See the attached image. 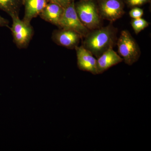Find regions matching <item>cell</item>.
Instances as JSON below:
<instances>
[{
	"label": "cell",
	"instance_id": "obj_1",
	"mask_svg": "<svg viewBox=\"0 0 151 151\" xmlns=\"http://www.w3.org/2000/svg\"><path fill=\"white\" fill-rule=\"evenodd\" d=\"M116 32L111 25L92 30L84 37L82 45L97 58L106 50L113 48L116 40Z\"/></svg>",
	"mask_w": 151,
	"mask_h": 151
},
{
	"label": "cell",
	"instance_id": "obj_2",
	"mask_svg": "<svg viewBox=\"0 0 151 151\" xmlns=\"http://www.w3.org/2000/svg\"><path fill=\"white\" fill-rule=\"evenodd\" d=\"M74 6L79 19L85 27L89 30L100 27L101 18L94 0H80Z\"/></svg>",
	"mask_w": 151,
	"mask_h": 151
},
{
	"label": "cell",
	"instance_id": "obj_3",
	"mask_svg": "<svg viewBox=\"0 0 151 151\" xmlns=\"http://www.w3.org/2000/svg\"><path fill=\"white\" fill-rule=\"evenodd\" d=\"M117 41L118 52L125 63L131 65L137 62L140 56V49L131 33L126 30L122 31Z\"/></svg>",
	"mask_w": 151,
	"mask_h": 151
},
{
	"label": "cell",
	"instance_id": "obj_4",
	"mask_svg": "<svg viewBox=\"0 0 151 151\" xmlns=\"http://www.w3.org/2000/svg\"><path fill=\"white\" fill-rule=\"evenodd\" d=\"M11 17L12 19V24L10 29L14 42L18 48H26L33 35V28L31 24L21 20L19 16Z\"/></svg>",
	"mask_w": 151,
	"mask_h": 151
},
{
	"label": "cell",
	"instance_id": "obj_5",
	"mask_svg": "<svg viewBox=\"0 0 151 151\" xmlns=\"http://www.w3.org/2000/svg\"><path fill=\"white\" fill-rule=\"evenodd\" d=\"M74 1L64 8L58 24L59 28L72 30L78 33L82 38L85 37L90 31L79 19L76 11Z\"/></svg>",
	"mask_w": 151,
	"mask_h": 151
},
{
	"label": "cell",
	"instance_id": "obj_6",
	"mask_svg": "<svg viewBox=\"0 0 151 151\" xmlns=\"http://www.w3.org/2000/svg\"><path fill=\"white\" fill-rule=\"evenodd\" d=\"M97 1V8L101 18L113 22L124 14V4L122 0Z\"/></svg>",
	"mask_w": 151,
	"mask_h": 151
},
{
	"label": "cell",
	"instance_id": "obj_7",
	"mask_svg": "<svg viewBox=\"0 0 151 151\" xmlns=\"http://www.w3.org/2000/svg\"><path fill=\"white\" fill-rule=\"evenodd\" d=\"M81 36L72 30L59 28L55 30L52 35V39L58 45L68 49H75L78 46Z\"/></svg>",
	"mask_w": 151,
	"mask_h": 151
},
{
	"label": "cell",
	"instance_id": "obj_8",
	"mask_svg": "<svg viewBox=\"0 0 151 151\" xmlns=\"http://www.w3.org/2000/svg\"><path fill=\"white\" fill-rule=\"evenodd\" d=\"M77 56V65L79 69L88 71L94 75L98 74L97 60L93 54L83 45L77 46L75 48Z\"/></svg>",
	"mask_w": 151,
	"mask_h": 151
},
{
	"label": "cell",
	"instance_id": "obj_9",
	"mask_svg": "<svg viewBox=\"0 0 151 151\" xmlns=\"http://www.w3.org/2000/svg\"><path fill=\"white\" fill-rule=\"evenodd\" d=\"M97 70L98 74H101L108 69L123 61L120 55L111 48L103 52L97 58Z\"/></svg>",
	"mask_w": 151,
	"mask_h": 151
},
{
	"label": "cell",
	"instance_id": "obj_10",
	"mask_svg": "<svg viewBox=\"0 0 151 151\" xmlns=\"http://www.w3.org/2000/svg\"><path fill=\"white\" fill-rule=\"evenodd\" d=\"M47 0H23L25 10L23 20L31 24L33 19L40 14L47 4Z\"/></svg>",
	"mask_w": 151,
	"mask_h": 151
},
{
	"label": "cell",
	"instance_id": "obj_11",
	"mask_svg": "<svg viewBox=\"0 0 151 151\" xmlns=\"http://www.w3.org/2000/svg\"><path fill=\"white\" fill-rule=\"evenodd\" d=\"M63 10L64 8L61 6L56 3L50 2L39 16L45 21L58 27Z\"/></svg>",
	"mask_w": 151,
	"mask_h": 151
},
{
	"label": "cell",
	"instance_id": "obj_12",
	"mask_svg": "<svg viewBox=\"0 0 151 151\" xmlns=\"http://www.w3.org/2000/svg\"><path fill=\"white\" fill-rule=\"evenodd\" d=\"M23 0H0V10L10 16H19L21 4Z\"/></svg>",
	"mask_w": 151,
	"mask_h": 151
},
{
	"label": "cell",
	"instance_id": "obj_13",
	"mask_svg": "<svg viewBox=\"0 0 151 151\" xmlns=\"http://www.w3.org/2000/svg\"><path fill=\"white\" fill-rule=\"evenodd\" d=\"M131 25L135 33L138 34L142 31L149 26V23L146 20L141 18L133 19L131 22Z\"/></svg>",
	"mask_w": 151,
	"mask_h": 151
},
{
	"label": "cell",
	"instance_id": "obj_14",
	"mask_svg": "<svg viewBox=\"0 0 151 151\" xmlns=\"http://www.w3.org/2000/svg\"><path fill=\"white\" fill-rule=\"evenodd\" d=\"M143 14H144V11L142 9L138 7H134L129 12L130 16L133 19L141 18Z\"/></svg>",
	"mask_w": 151,
	"mask_h": 151
},
{
	"label": "cell",
	"instance_id": "obj_15",
	"mask_svg": "<svg viewBox=\"0 0 151 151\" xmlns=\"http://www.w3.org/2000/svg\"><path fill=\"white\" fill-rule=\"evenodd\" d=\"M151 0H126V2L129 6L137 7L150 2Z\"/></svg>",
	"mask_w": 151,
	"mask_h": 151
},
{
	"label": "cell",
	"instance_id": "obj_16",
	"mask_svg": "<svg viewBox=\"0 0 151 151\" xmlns=\"http://www.w3.org/2000/svg\"><path fill=\"white\" fill-rule=\"evenodd\" d=\"M49 2H52L58 4L63 8H65L68 6L74 0H47Z\"/></svg>",
	"mask_w": 151,
	"mask_h": 151
},
{
	"label": "cell",
	"instance_id": "obj_17",
	"mask_svg": "<svg viewBox=\"0 0 151 151\" xmlns=\"http://www.w3.org/2000/svg\"><path fill=\"white\" fill-rule=\"evenodd\" d=\"M0 27H9V21L1 16H0Z\"/></svg>",
	"mask_w": 151,
	"mask_h": 151
}]
</instances>
